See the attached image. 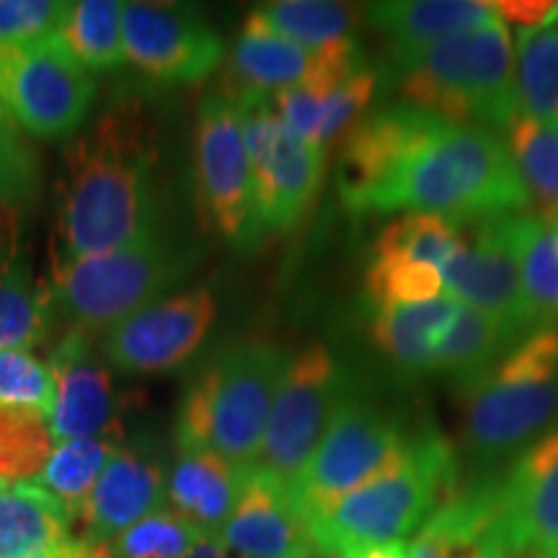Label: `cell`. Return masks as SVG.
Wrapping results in <instances>:
<instances>
[{"label":"cell","mask_w":558,"mask_h":558,"mask_svg":"<svg viewBox=\"0 0 558 558\" xmlns=\"http://www.w3.org/2000/svg\"><path fill=\"white\" fill-rule=\"evenodd\" d=\"M52 442L45 414L0 409V478L5 484L37 478L52 456Z\"/></svg>","instance_id":"cell-36"},{"label":"cell","mask_w":558,"mask_h":558,"mask_svg":"<svg viewBox=\"0 0 558 558\" xmlns=\"http://www.w3.org/2000/svg\"><path fill=\"white\" fill-rule=\"evenodd\" d=\"M393 83L403 104L460 128L505 130L520 111L512 39L501 19L427 47Z\"/></svg>","instance_id":"cell-5"},{"label":"cell","mask_w":558,"mask_h":558,"mask_svg":"<svg viewBox=\"0 0 558 558\" xmlns=\"http://www.w3.org/2000/svg\"><path fill=\"white\" fill-rule=\"evenodd\" d=\"M186 558H233V556H230V550L222 546L218 538H207L205 535V538L190 550V556Z\"/></svg>","instance_id":"cell-45"},{"label":"cell","mask_w":558,"mask_h":558,"mask_svg":"<svg viewBox=\"0 0 558 558\" xmlns=\"http://www.w3.org/2000/svg\"><path fill=\"white\" fill-rule=\"evenodd\" d=\"M5 486H11V484H5V481H3V478H0V492H3V488H5Z\"/></svg>","instance_id":"cell-49"},{"label":"cell","mask_w":558,"mask_h":558,"mask_svg":"<svg viewBox=\"0 0 558 558\" xmlns=\"http://www.w3.org/2000/svg\"><path fill=\"white\" fill-rule=\"evenodd\" d=\"M365 558H407V543H396V546L378 548L373 550V554H367Z\"/></svg>","instance_id":"cell-46"},{"label":"cell","mask_w":558,"mask_h":558,"mask_svg":"<svg viewBox=\"0 0 558 558\" xmlns=\"http://www.w3.org/2000/svg\"><path fill=\"white\" fill-rule=\"evenodd\" d=\"M58 311L50 282L32 275L16 251L0 256V349H29L52 337Z\"/></svg>","instance_id":"cell-28"},{"label":"cell","mask_w":558,"mask_h":558,"mask_svg":"<svg viewBox=\"0 0 558 558\" xmlns=\"http://www.w3.org/2000/svg\"><path fill=\"white\" fill-rule=\"evenodd\" d=\"M39 184L41 166L37 150L0 104V202L26 213L39 197Z\"/></svg>","instance_id":"cell-39"},{"label":"cell","mask_w":558,"mask_h":558,"mask_svg":"<svg viewBox=\"0 0 558 558\" xmlns=\"http://www.w3.org/2000/svg\"><path fill=\"white\" fill-rule=\"evenodd\" d=\"M512 349L505 333L484 313L460 305L452 326L439 341L432 373L448 375L458 393L465 396L497 367V362Z\"/></svg>","instance_id":"cell-29"},{"label":"cell","mask_w":558,"mask_h":558,"mask_svg":"<svg viewBox=\"0 0 558 558\" xmlns=\"http://www.w3.org/2000/svg\"><path fill=\"white\" fill-rule=\"evenodd\" d=\"M73 514L50 492L21 481L0 492V558H111L75 535Z\"/></svg>","instance_id":"cell-23"},{"label":"cell","mask_w":558,"mask_h":558,"mask_svg":"<svg viewBox=\"0 0 558 558\" xmlns=\"http://www.w3.org/2000/svg\"><path fill=\"white\" fill-rule=\"evenodd\" d=\"M117 452L114 439L107 437H86V439H68L58 442L50 460L34 478V484L50 492L54 499L62 501V507L73 514L78 522V514L86 499L94 492L96 481L109 465L111 456Z\"/></svg>","instance_id":"cell-33"},{"label":"cell","mask_w":558,"mask_h":558,"mask_svg":"<svg viewBox=\"0 0 558 558\" xmlns=\"http://www.w3.org/2000/svg\"><path fill=\"white\" fill-rule=\"evenodd\" d=\"M541 218L546 220L548 226H550V230H554V233L558 235V207L550 209V213H546V215H541Z\"/></svg>","instance_id":"cell-47"},{"label":"cell","mask_w":558,"mask_h":558,"mask_svg":"<svg viewBox=\"0 0 558 558\" xmlns=\"http://www.w3.org/2000/svg\"><path fill=\"white\" fill-rule=\"evenodd\" d=\"M124 3L120 0H81L58 39L88 73L114 70L124 62Z\"/></svg>","instance_id":"cell-31"},{"label":"cell","mask_w":558,"mask_h":558,"mask_svg":"<svg viewBox=\"0 0 558 558\" xmlns=\"http://www.w3.org/2000/svg\"><path fill=\"white\" fill-rule=\"evenodd\" d=\"M554 3L548 0H499L497 11L501 21H512L520 29H543L550 16Z\"/></svg>","instance_id":"cell-43"},{"label":"cell","mask_w":558,"mask_h":558,"mask_svg":"<svg viewBox=\"0 0 558 558\" xmlns=\"http://www.w3.org/2000/svg\"><path fill=\"white\" fill-rule=\"evenodd\" d=\"M218 541L239 558H313L308 525L292 505L288 486L251 469Z\"/></svg>","instance_id":"cell-21"},{"label":"cell","mask_w":558,"mask_h":558,"mask_svg":"<svg viewBox=\"0 0 558 558\" xmlns=\"http://www.w3.org/2000/svg\"><path fill=\"white\" fill-rule=\"evenodd\" d=\"M538 558H558V548L550 550V554H546V556H538Z\"/></svg>","instance_id":"cell-48"},{"label":"cell","mask_w":558,"mask_h":558,"mask_svg":"<svg viewBox=\"0 0 558 558\" xmlns=\"http://www.w3.org/2000/svg\"><path fill=\"white\" fill-rule=\"evenodd\" d=\"M70 11L65 0H0V47L58 37Z\"/></svg>","instance_id":"cell-42"},{"label":"cell","mask_w":558,"mask_h":558,"mask_svg":"<svg viewBox=\"0 0 558 558\" xmlns=\"http://www.w3.org/2000/svg\"><path fill=\"white\" fill-rule=\"evenodd\" d=\"M448 124L442 117L396 101L369 111L344 137L337 160V190L352 213H367L369 199L393 179L403 160ZM452 124V122H450Z\"/></svg>","instance_id":"cell-15"},{"label":"cell","mask_w":558,"mask_h":558,"mask_svg":"<svg viewBox=\"0 0 558 558\" xmlns=\"http://www.w3.org/2000/svg\"><path fill=\"white\" fill-rule=\"evenodd\" d=\"M518 251L525 331L558 329V235L541 215L509 218Z\"/></svg>","instance_id":"cell-27"},{"label":"cell","mask_w":558,"mask_h":558,"mask_svg":"<svg viewBox=\"0 0 558 558\" xmlns=\"http://www.w3.org/2000/svg\"><path fill=\"white\" fill-rule=\"evenodd\" d=\"M445 295L442 275L429 264L407 259H373L365 269V298L369 308L427 303Z\"/></svg>","instance_id":"cell-37"},{"label":"cell","mask_w":558,"mask_h":558,"mask_svg":"<svg viewBox=\"0 0 558 558\" xmlns=\"http://www.w3.org/2000/svg\"><path fill=\"white\" fill-rule=\"evenodd\" d=\"M246 473L209 450L179 452L166 476V499L173 512L192 522L202 535L218 538L241 497Z\"/></svg>","instance_id":"cell-25"},{"label":"cell","mask_w":558,"mask_h":558,"mask_svg":"<svg viewBox=\"0 0 558 558\" xmlns=\"http://www.w3.org/2000/svg\"><path fill=\"white\" fill-rule=\"evenodd\" d=\"M52 407L54 375L50 365L24 349H0V409L50 416Z\"/></svg>","instance_id":"cell-40"},{"label":"cell","mask_w":558,"mask_h":558,"mask_svg":"<svg viewBox=\"0 0 558 558\" xmlns=\"http://www.w3.org/2000/svg\"><path fill=\"white\" fill-rule=\"evenodd\" d=\"M124 60L163 83H199L226 58V45L190 5L124 3Z\"/></svg>","instance_id":"cell-13"},{"label":"cell","mask_w":558,"mask_h":558,"mask_svg":"<svg viewBox=\"0 0 558 558\" xmlns=\"http://www.w3.org/2000/svg\"><path fill=\"white\" fill-rule=\"evenodd\" d=\"M54 375V407L47 427L54 442L86 437H120L117 396L109 367L96 357L94 333L68 329L54 344L50 362Z\"/></svg>","instance_id":"cell-17"},{"label":"cell","mask_w":558,"mask_h":558,"mask_svg":"<svg viewBox=\"0 0 558 558\" xmlns=\"http://www.w3.org/2000/svg\"><path fill=\"white\" fill-rule=\"evenodd\" d=\"M352 390L347 367L326 344L316 341L292 354L254 469L290 486L308 465L333 414Z\"/></svg>","instance_id":"cell-9"},{"label":"cell","mask_w":558,"mask_h":558,"mask_svg":"<svg viewBox=\"0 0 558 558\" xmlns=\"http://www.w3.org/2000/svg\"><path fill=\"white\" fill-rule=\"evenodd\" d=\"M458 488V452L437 427L411 432L380 473L308 520L313 554L362 558L403 543Z\"/></svg>","instance_id":"cell-3"},{"label":"cell","mask_w":558,"mask_h":558,"mask_svg":"<svg viewBox=\"0 0 558 558\" xmlns=\"http://www.w3.org/2000/svg\"><path fill=\"white\" fill-rule=\"evenodd\" d=\"M505 143L512 153L530 197L538 199L541 215L558 207V130L541 124L525 111L509 120L505 128Z\"/></svg>","instance_id":"cell-34"},{"label":"cell","mask_w":558,"mask_h":558,"mask_svg":"<svg viewBox=\"0 0 558 558\" xmlns=\"http://www.w3.org/2000/svg\"><path fill=\"white\" fill-rule=\"evenodd\" d=\"M205 538L173 509H158L109 543L111 558H186Z\"/></svg>","instance_id":"cell-38"},{"label":"cell","mask_w":558,"mask_h":558,"mask_svg":"<svg viewBox=\"0 0 558 558\" xmlns=\"http://www.w3.org/2000/svg\"><path fill=\"white\" fill-rule=\"evenodd\" d=\"M362 558H365V556H362Z\"/></svg>","instance_id":"cell-50"},{"label":"cell","mask_w":558,"mask_h":558,"mask_svg":"<svg viewBox=\"0 0 558 558\" xmlns=\"http://www.w3.org/2000/svg\"><path fill=\"white\" fill-rule=\"evenodd\" d=\"M463 243L456 222L437 215L407 213L390 220L373 243V259H407L429 267H442Z\"/></svg>","instance_id":"cell-35"},{"label":"cell","mask_w":558,"mask_h":558,"mask_svg":"<svg viewBox=\"0 0 558 558\" xmlns=\"http://www.w3.org/2000/svg\"><path fill=\"white\" fill-rule=\"evenodd\" d=\"M501 518L514 554L538 558L558 548V427L501 476Z\"/></svg>","instance_id":"cell-19"},{"label":"cell","mask_w":558,"mask_h":558,"mask_svg":"<svg viewBox=\"0 0 558 558\" xmlns=\"http://www.w3.org/2000/svg\"><path fill=\"white\" fill-rule=\"evenodd\" d=\"M158 143L137 104L104 111L65 148L52 262L135 246L160 235Z\"/></svg>","instance_id":"cell-1"},{"label":"cell","mask_w":558,"mask_h":558,"mask_svg":"<svg viewBox=\"0 0 558 558\" xmlns=\"http://www.w3.org/2000/svg\"><path fill=\"white\" fill-rule=\"evenodd\" d=\"M194 184L202 218L230 246L251 251L262 243L254 213V184L243 145L241 117L226 90H209L194 128Z\"/></svg>","instance_id":"cell-11"},{"label":"cell","mask_w":558,"mask_h":558,"mask_svg":"<svg viewBox=\"0 0 558 558\" xmlns=\"http://www.w3.org/2000/svg\"><path fill=\"white\" fill-rule=\"evenodd\" d=\"M218 318V298L209 288H192L132 313L104 331L101 352L122 373H169L205 344Z\"/></svg>","instance_id":"cell-12"},{"label":"cell","mask_w":558,"mask_h":558,"mask_svg":"<svg viewBox=\"0 0 558 558\" xmlns=\"http://www.w3.org/2000/svg\"><path fill=\"white\" fill-rule=\"evenodd\" d=\"M362 16L386 39L380 78L393 81L437 41L499 21L497 3L484 0H386L362 5Z\"/></svg>","instance_id":"cell-20"},{"label":"cell","mask_w":558,"mask_h":558,"mask_svg":"<svg viewBox=\"0 0 558 558\" xmlns=\"http://www.w3.org/2000/svg\"><path fill=\"white\" fill-rule=\"evenodd\" d=\"M460 303L448 292L427 303L388 305L369 313V337L378 352L407 378L432 373L439 341L458 316Z\"/></svg>","instance_id":"cell-24"},{"label":"cell","mask_w":558,"mask_h":558,"mask_svg":"<svg viewBox=\"0 0 558 558\" xmlns=\"http://www.w3.org/2000/svg\"><path fill=\"white\" fill-rule=\"evenodd\" d=\"M380 86V73L375 68H360L352 73L341 86L333 90V96L326 104L324 120H320L316 145L326 150V145L337 143V140L347 137L362 117L369 114V104H373L375 94Z\"/></svg>","instance_id":"cell-41"},{"label":"cell","mask_w":558,"mask_h":558,"mask_svg":"<svg viewBox=\"0 0 558 558\" xmlns=\"http://www.w3.org/2000/svg\"><path fill=\"white\" fill-rule=\"evenodd\" d=\"M313 52L295 41L277 37L254 19H246L241 37L228 58V75L220 90L239 96H279L308 75Z\"/></svg>","instance_id":"cell-26"},{"label":"cell","mask_w":558,"mask_h":558,"mask_svg":"<svg viewBox=\"0 0 558 558\" xmlns=\"http://www.w3.org/2000/svg\"><path fill=\"white\" fill-rule=\"evenodd\" d=\"M96 78L58 37L0 47V104L26 135L70 140L86 122Z\"/></svg>","instance_id":"cell-10"},{"label":"cell","mask_w":558,"mask_h":558,"mask_svg":"<svg viewBox=\"0 0 558 558\" xmlns=\"http://www.w3.org/2000/svg\"><path fill=\"white\" fill-rule=\"evenodd\" d=\"M262 235L288 233L308 215L326 173V150L279 120L243 135Z\"/></svg>","instance_id":"cell-14"},{"label":"cell","mask_w":558,"mask_h":558,"mask_svg":"<svg viewBox=\"0 0 558 558\" xmlns=\"http://www.w3.org/2000/svg\"><path fill=\"white\" fill-rule=\"evenodd\" d=\"M163 501L166 471L160 460L143 448H117L81 509V535L96 546H109L135 522L163 509Z\"/></svg>","instance_id":"cell-22"},{"label":"cell","mask_w":558,"mask_h":558,"mask_svg":"<svg viewBox=\"0 0 558 558\" xmlns=\"http://www.w3.org/2000/svg\"><path fill=\"white\" fill-rule=\"evenodd\" d=\"M411 432L393 411L352 390L333 414L303 473L288 486L292 505L311 518L380 473L409 442Z\"/></svg>","instance_id":"cell-8"},{"label":"cell","mask_w":558,"mask_h":558,"mask_svg":"<svg viewBox=\"0 0 558 558\" xmlns=\"http://www.w3.org/2000/svg\"><path fill=\"white\" fill-rule=\"evenodd\" d=\"M197 264V254L163 233L107 254L52 262L50 290L68 329L109 331L163 300Z\"/></svg>","instance_id":"cell-7"},{"label":"cell","mask_w":558,"mask_h":558,"mask_svg":"<svg viewBox=\"0 0 558 558\" xmlns=\"http://www.w3.org/2000/svg\"><path fill=\"white\" fill-rule=\"evenodd\" d=\"M248 19L275 32L277 37L318 52L341 39H352L365 16L360 5L337 3V0H271L256 5Z\"/></svg>","instance_id":"cell-30"},{"label":"cell","mask_w":558,"mask_h":558,"mask_svg":"<svg viewBox=\"0 0 558 558\" xmlns=\"http://www.w3.org/2000/svg\"><path fill=\"white\" fill-rule=\"evenodd\" d=\"M527 205L530 192L505 137L448 122L403 160L369 199L367 213H422L456 226H478L522 215Z\"/></svg>","instance_id":"cell-2"},{"label":"cell","mask_w":558,"mask_h":558,"mask_svg":"<svg viewBox=\"0 0 558 558\" xmlns=\"http://www.w3.org/2000/svg\"><path fill=\"white\" fill-rule=\"evenodd\" d=\"M19 218L21 213L9 205L0 202V256L9 254V251H16V239H19Z\"/></svg>","instance_id":"cell-44"},{"label":"cell","mask_w":558,"mask_h":558,"mask_svg":"<svg viewBox=\"0 0 558 558\" xmlns=\"http://www.w3.org/2000/svg\"><path fill=\"white\" fill-rule=\"evenodd\" d=\"M439 275L445 292L494 320L509 344L514 347L527 337L509 218L473 226L471 239H463L456 254L439 267Z\"/></svg>","instance_id":"cell-16"},{"label":"cell","mask_w":558,"mask_h":558,"mask_svg":"<svg viewBox=\"0 0 558 558\" xmlns=\"http://www.w3.org/2000/svg\"><path fill=\"white\" fill-rule=\"evenodd\" d=\"M514 78L520 109L558 130V26L518 32Z\"/></svg>","instance_id":"cell-32"},{"label":"cell","mask_w":558,"mask_h":558,"mask_svg":"<svg viewBox=\"0 0 558 558\" xmlns=\"http://www.w3.org/2000/svg\"><path fill=\"white\" fill-rule=\"evenodd\" d=\"M407 558H530L509 546L501 476L478 473L458 484L407 543Z\"/></svg>","instance_id":"cell-18"},{"label":"cell","mask_w":558,"mask_h":558,"mask_svg":"<svg viewBox=\"0 0 558 558\" xmlns=\"http://www.w3.org/2000/svg\"><path fill=\"white\" fill-rule=\"evenodd\" d=\"M290 357L269 339L222 347L184 390L173 432L177 452L209 450L233 469H254Z\"/></svg>","instance_id":"cell-4"},{"label":"cell","mask_w":558,"mask_h":558,"mask_svg":"<svg viewBox=\"0 0 558 558\" xmlns=\"http://www.w3.org/2000/svg\"><path fill=\"white\" fill-rule=\"evenodd\" d=\"M558 416V329L520 339L497 367L465 393L463 442L481 469L530 445Z\"/></svg>","instance_id":"cell-6"}]
</instances>
